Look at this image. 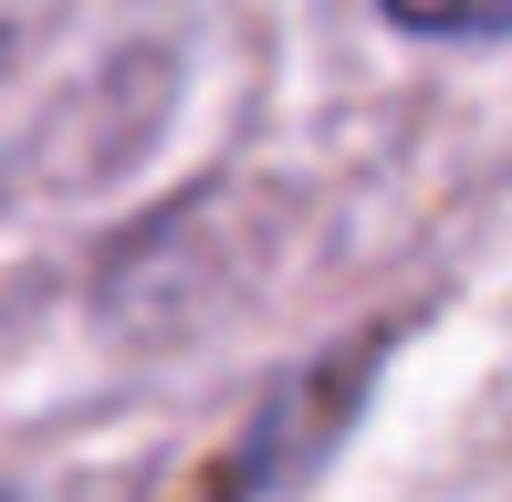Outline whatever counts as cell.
Wrapping results in <instances>:
<instances>
[{"mask_svg": "<svg viewBox=\"0 0 512 502\" xmlns=\"http://www.w3.org/2000/svg\"><path fill=\"white\" fill-rule=\"evenodd\" d=\"M408 32H512V0H387Z\"/></svg>", "mask_w": 512, "mask_h": 502, "instance_id": "obj_1", "label": "cell"}]
</instances>
